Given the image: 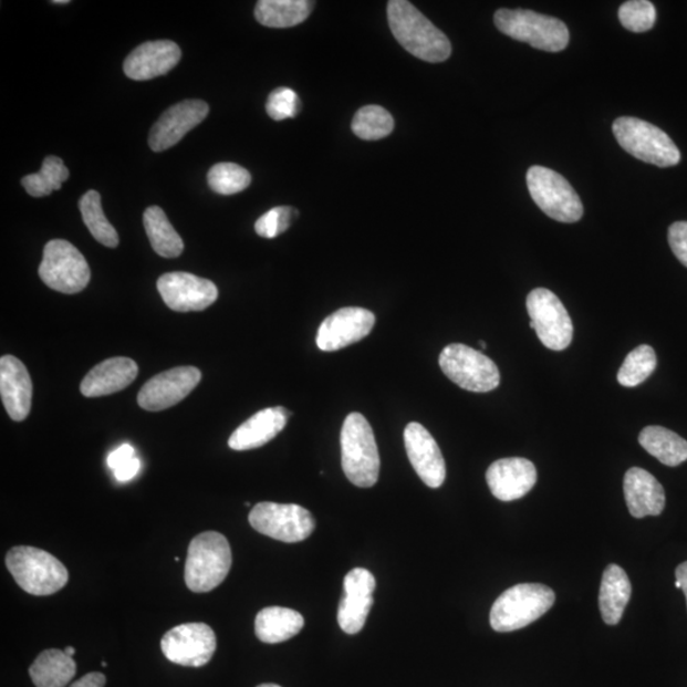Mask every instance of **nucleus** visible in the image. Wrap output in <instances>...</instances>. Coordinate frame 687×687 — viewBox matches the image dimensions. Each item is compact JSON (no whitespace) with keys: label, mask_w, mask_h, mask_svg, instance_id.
Returning a JSON list of instances; mask_svg holds the SVG:
<instances>
[{"label":"nucleus","mask_w":687,"mask_h":687,"mask_svg":"<svg viewBox=\"0 0 687 687\" xmlns=\"http://www.w3.org/2000/svg\"><path fill=\"white\" fill-rule=\"evenodd\" d=\"M140 470V460L138 457L132 458L131 461L125 462L114 470L115 479L121 482L131 481L135 477H137Z\"/></svg>","instance_id":"obj_42"},{"label":"nucleus","mask_w":687,"mask_h":687,"mask_svg":"<svg viewBox=\"0 0 687 687\" xmlns=\"http://www.w3.org/2000/svg\"><path fill=\"white\" fill-rule=\"evenodd\" d=\"M249 522L266 537L294 544L309 539L315 531V519L299 504L262 502L251 509Z\"/></svg>","instance_id":"obj_11"},{"label":"nucleus","mask_w":687,"mask_h":687,"mask_svg":"<svg viewBox=\"0 0 687 687\" xmlns=\"http://www.w3.org/2000/svg\"><path fill=\"white\" fill-rule=\"evenodd\" d=\"M143 222L152 248L159 257L166 259L180 257L184 251V242L163 209L159 207L148 208L144 211Z\"/></svg>","instance_id":"obj_31"},{"label":"nucleus","mask_w":687,"mask_h":687,"mask_svg":"<svg viewBox=\"0 0 687 687\" xmlns=\"http://www.w3.org/2000/svg\"><path fill=\"white\" fill-rule=\"evenodd\" d=\"M106 684V677L104 674L91 673L80 678L71 687H104Z\"/></svg>","instance_id":"obj_43"},{"label":"nucleus","mask_w":687,"mask_h":687,"mask_svg":"<svg viewBox=\"0 0 687 687\" xmlns=\"http://www.w3.org/2000/svg\"><path fill=\"white\" fill-rule=\"evenodd\" d=\"M80 209L84 225L95 240L115 249L118 246V235L112 223L108 222L101 206V195L96 190H91L83 195L80 200Z\"/></svg>","instance_id":"obj_32"},{"label":"nucleus","mask_w":687,"mask_h":687,"mask_svg":"<svg viewBox=\"0 0 687 687\" xmlns=\"http://www.w3.org/2000/svg\"><path fill=\"white\" fill-rule=\"evenodd\" d=\"M209 105L201 100H185L166 110L149 133V147L153 152L173 148L186 134L206 121Z\"/></svg>","instance_id":"obj_17"},{"label":"nucleus","mask_w":687,"mask_h":687,"mask_svg":"<svg viewBox=\"0 0 687 687\" xmlns=\"http://www.w3.org/2000/svg\"><path fill=\"white\" fill-rule=\"evenodd\" d=\"M76 674L73 657L61 649H48L33 662L30 676L37 687H65Z\"/></svg>","instance_id":"obj_28"},{"label":"nucleus","mask_w":687,"mask_h":687,"mask_svg":"<svg viewBox=\"0 0 687 687\" xmlns=\"http://www.w3.org/2000/svg\"><path fill=\"white\" fill-rule=\"evenodd\" d=\"M395 122L386 108L377 105L364 106L356 112L352 129L363 140H379L394 131Z\"/></svg>","instance_id":"obj_34"},{"label":"nucleus","mask_w":687,"mask_h":687,"mask_svg":"<svg viewBox=\"0 0 687 687\" xmlns=\"http://www.w3.org/2000/svg\"><path fill=\"white\" fill-rule=\"evenodd\" d=\"M134 457H135L134 447L125 444L116 448L115 451L108 455L107 466L110 469L114 471L117 468H121V466L124 465L125 462L131 461L132 458Z\"/></svg>","instance_id":"obj_41"},{"label":"nucleus","mask_w":687,"mask_h":687,"mask_svg":"<svg viewBox=\"0 0 687 687\" xmlns=\"http://www.w3.org/2000/svg\"><path fill=\"white\" fill-rule=\"evenodd\" d=\"M6 565L15 583L33 596L54 595L70 581L61 560L38 548H12L6 556Z\"/></svg>","instance_id":"obj_4"},{"label":"nucleus","mask_w":687,"mask_h":687,"mask_svg":"<svg viewBox=\"0 0 687 687\" xmlns=\"http://www.w3.org/2000/svg\"><path fill=\"white\" fill-rule=\"evenodd\" d=\"M387 19L395 39L406 51L428 63H443L452 53L451 42L426 15L406 0H392Z\"/></svg>","instance_id":"obj_1"},{"label":"nucleus","mask_w":687,"mask_h":687,"mask_svg":"<svg viewBox=\"0 0 687 687\" xmlns=\"http://www.w3.org/2000/svg\"><path fill=\"white\" fill-rule=\"evenodd\" d=\"M342 466L347 480L358 488L376 486L381 460L375 433L360 413L347 415L342 429Z\"/></svg>","instance_id":"obj_2"},{"label":"nucleus","mask_w":687,"mask_h":687,"mask_svg":"<svg viewBox=\"0 0 687 687\" xmlns=\"http://www.w3.org/2000/svg\"><path fill=\"white\" fill-rule=\"evenodd\" d=\"M232 551L222 533L207 531L190 542L185 564V582L195 593L214 591L227 579Z\"/></svg>","instance_id":"obj_3"},{"label":"nucleus","mask_w":687,"mask_h":687,"mask_svg":"<svg viewBox=\"0 0 687 687\" xmlns=\"http://www.w3.org/2000/svg\"><path fill=\"white\" fill-rule=\"evenodd\" d=\"M657 367V355L649 345L635 347L623 363L617 373V381L624 387H635L643 384Z\"/></svg>","instance_id":"obj_35"},{"label":"nucleus","mask_w":687,"mask_h":687,"mask_svg":"<svg viewBox=\"0 0 687 687\" xmlns=\"http://www.w3.org/2000/svg\"><path fill=\"white\" fill-rule=\"evenodd\" d=\"M301 106V101L293 90L279 87L269 95L267 113L273 121L282 122L299 115Z\"/></svg>","instance_id":"obj_39"},{"label":"nucleus","mask_w":687,"mask_h":687,"mask_svg":"<svg viewBox=\"0 0 687 687\" xmlns=\"http://www.w3.org/2000/svg\"><path fill=\"white\" fill-rule=\"evenodd\" d=\"M376 324L373 312L361 308L339 310L322 322L316 343L322 352H336L358 343L369 335Z\"/></svg>","instance_id":"obj_16"},{"label":"nucleus","mask_w":687,"mask_h":687,"mask_svg":"<svg viewBox=\"0 0 687 687\" xmlns=\"http://www.w3.org/2000/svg\"><path fill=\"white\" fill-rule=\"evenodd\" d=\"M618 144L636 159L658 167H673L681 160V153L659 127L636 117H618L613 124Z\"/></svg>","instance_id":"obj_7"},{"label":"nucleus","mask_w":687,"mask_h":687,"mask_svg":"<svg viewBox=\"0 0 687 687\" xmlns=\"http://www.w3.org/2000/svg\"><path fill=\"white\" fill-rule=\"evenodd\" d=\"M181 61V50L174 41L144 42L124 62V73L134 81H149L171 72Z\"/></svg>","instance_id":"obj_21"},{"label":"nucleus","mask_w":687,"mask_h":687,"mask_svg":"<svg viewBox=\"0 0 687 687\" xmlns=\"http://www.w3.org/2000/svg\"><path fill=\"white\" fill-rule=\"evenodd\" d=\"M656 19V8L647 0H629L618 10V20L624 28L636 33L652 30Z\"/></svg>","instance_id":"obj_37"},{"label":"nucleus","mask_w":687,"mask_h":687,"mask_svg":"<svg viewBox=\"0 0 687 687\" xmlns=\"http://www.w3.org/2000/svg\"><path fill=\"white\" fill-rule=\"evenodd\" d=\"M138 364L125 356L104 361L92 368L81 384V393L86 397H101L123 392L138 376Z\"/></svg>","instance_id":"obj_24"},{"label":"nucleus","mask_w":687,"mask_h":687,"mask_svg":"<svg viewBox=\"0 0 687 687\" xmlns=\"http://www.w3.org/2000/svg\"><path fill=\"white\" fill-rule=\"evenodd\" d=\"M528 186L533 201L551 219L575 223L583 217L579 194L553 169L532 166L528 173Z\"/></svg>","instance_id":"obj_8"},{"label":"nucleus","mask_w":687,"mask_h":687,"mask_svg":"<svg viewBox=\"0 0 687 687\" xmlns=\"http://www.w3.org/2000/svg\"><path fill=\"white\" fill-rule=\"evenodd\" d=\"M375 589V575L364 568H355L346 574L344 597L337 611V623L346 634L360 633L366 625Z\"/></svg>","instance_id":"obj_18"},{"label":"nucleus","mask_w":687,"mask_h":687,"mask_svg":"<svg viewBox=\"0 0 687 687\" xmlns=\"http://www.w3.org/2000/svg\"><path fill=\"white\" fill-rule=\"evenodd\" d=\"M39 275L51 290L75 294L89 285L91 270L75 246L65 240H51L45 246Z\"/></svg>","instance_id":"obj_10"},{"label":"nucleus","mask_w":687,"mask_h":687,"mask_svg":"<svg viewBox=\"0 0 687 687\" xmlns=\"http://www.w3.org/2000/svg\"><path fill=\"white\" fill-rule=\"evenodd\" d=\"M627 509L635 519L664 512L666 496L660 482L646 470L632 468L624 478Z\"/></svg>","instance_id":"obj_25"},{"label":"nucleus","mask_w":687,"mask_h":687,"mask_svg":"<svg viewBox=\"0 0 687 687\" xmlns=\"http://www.w3.org/2000/svg\"><path fill=\"white\" fill-rule=\"evenodd\" d=\"M157 290L167 308L176 312L204 311L218 299L214 282L184 271L160 277Z\"/></svg>","instance_id":"obj_14"},{"label":"nucleus","mask_w":687,"mask_h":687,"mask_svg":"<svg viewBox=\"0 0 687 687\" xmlns=\"http://www.w3.org/2000/svg\"><path fill=\"white\" fill-rule=\"evenodd\" d=\"M668 243L678 261L687 268V222H676L669 227Z\"/></svg>","instance_id":"obj_40"},{"label":"nucleus","mask_w":687,"mask_h":687,"mask_svg":"<svg viewBox=\"0 0 687 687\" xmlns=\"http://www.w3.org/2000/svg\"><path fill=\"white\" fill-rule=\"evenodd\" d=\"M210 189L220 195H233L248 189L251 175L248 169L231 163L218 164L208 173Z\"/></svg>","instance_id":"obj_36"},{"label":"nucleus","mask_w":687,"mask_h":687,"mask_svg":"<svg viewBox=\"0 0 687 687\" xmlns=\"http://www.w3.org/2000/svg\"><path fill=\"white\" fill-rule=\"evenodd\" d=\"M538 481V471L528 458H502L490 465L487 482L491 495L502 502L521 499Z\"/></svg>","instance_id":"obj_20"},{"label":"nucleus","mask_w":687,"mask_h":687,"mask_svg":"<svg viewBox=\"0 0 687 687\" xmlns=\"http://www.w3.org/2000/svg\"><path fill=\"white\" fill-rule=\"evenodd\" d=\"M258 687H282V686H279L275 684H262V685H259Z\"/></svg>","instance_id":"obj_46"},{"label":"nucleus","mask_w":687,"mask_h":687,"mask_svg":"<svg viewBox=\"0 0 687 687\" xmlns=\"http://www.w3.org/2000/svg\"><path fill=\"white\" fill-rule=\"evenodd\" d=\"M529 316L541 343L549 350L562 352L573 341V322L562 301L545 288H537L529 296Z\"/></svg>","instance_id":"obj_12"},{"label":"nucleus","mask_w":687,"mask_h":687,"mask_svg":"<svg viewBox=\"0 0 687 687\" xmlns=\"http://www.w3.org/2000/svg\"><path fill=\"white\" fill-rule=\"evenodd\" d=\"M64 652L70 657H73L75 655V649L73 647H66Z\"/></svg>","instance_id":"obj_45"},{"label":"nucleus","mask_w":687,"mask_h":687,"mask_svg":"<svg viewBox=\"0 0 687 687\" xmlns=\"http://www.w3.org/2000/svg\"><path fill=\"white\" fill-rule=\"evenodd\" d=\"M304 626V618L299 611L287 607L262 608L254 621V633L259 641L277 644L290 641L300 634Z\"/></svg>","instance_id":"obj_27"},{"label":"nucleus","mask_w":687,"mask_h":687,"mask_svg":"<svg viewBox=\"0 0 687 687\" xmlns=\"http://www.w3.org/2000/svg\"><path fill=\"white\" fill-rule=\"evenodd\" d=\"M54 4H67L70 2H67V0H55V2H53Z\"/></svg>","instance_id":"obj_47"},{"label":"nucleus","mask_w":687,"mask_h":687,"mask_svg":"<svg viewBox=\"0 0 687 687\" xmlns=\"http://www.w3.org/2000/svg\"><path fill=\"white\" fill-rule=\"evenodd\" d=\"M639 444L649 455L672 468L687 460V440L667 428H644L639 435Z\"/></svg>","instance_id":"obj_30"},{"label":"nucleus","mask_w":687,"mask_h":687,"mask_svg":"<svg viewBox=\"0 0 687 687\" xmlns=\"http://www.w3.org/2000/svg\"><path fill=\"white\" fill-rule=\"evenodd\" d=\"M67 178H70V169L66 168L63 159L49 156L44 159L40 173L22 178V186L31 197L42 198L55 190H61Z\"/></svg>","instance_id":"obj_33"},{"label":"nucleus","mask_w":687,"mask_h":687,"mask_svg":"<svg viewBox=\"0 0 687 687\" xmlns=\"http://www.w3.org/2000/svg\"><path fill=\"white\" fill-rule=\"evenodd\" d=\"M480 345H481L482 350H487V343L486 342H480Z\"/></svg>","instance_id":"obj_48"},{"label":"nucleus","mask_w":687,"mask_h":687,"mask_svg":"<svg viewBox=\"0 0 687 687\" xmlns=\"http://www.w3.org/2000/svg\"><path fill=\"white\" fill-rule=\"evenodd\" d=\"M632 597V583L623 568L611 564L602 575L598 604L602 618L607 625L622 621Z\"/></svg>","instance_id":"obj_26"},{"label":"nucleus","mask_w":687,"mask_h":687,"mask_svg":"<svg viewBox=\"0 0 687 687\" xmlns=\"http://www.w3.org/2000/svg\"><path fill=\"white\" fill-rule=\"evenodd\" d=\"M0 395L12 420L22 421L29 417L32 381L28 368L13 355H3L0 360Z\"/></svg>","instance_id":"obj_22"},{"label":"nucleus","mask_w":687,"mask_h":687,"mask_svg":"<svg viewBox=\"0 0 687 687\" xmlns=\"http://www.w3.org/2000/svg\"><path fill=\"white\" fill-rule=\"evenodd\" d=\"M201 372L197 367H176L150 378L138 394L144 410L163 412L188 397L199 385Z\"/></svg>","instance_id":"obj_15"},{"label":"nucleus","mask_w":687,"mask_h":687,"mask_svg":"<svg viewBox=\"0 0 687 687\" xmlns=\"http://www.w3.org/2000/svg\"><path fill=\"white\" fill-rule=\"evenodd\" d=\"M676 581L681 584V590L685 593L687 604V562L677 566Z\"/></svg>","instance_id":"obj_44"},{"label":"nucleus","mask_w":687,"mask_h":687,"mask_svg":"<svg viewBox=\"0 0 687 687\" xmlns=\"http://www.w3.org/2000/svg\"><path fill=\"white\" fill-rule=\"evenodd\" d=\"M439 366L457 386L471 393H489L499 386L497 364L486 354L464 344H449L439 355Z\"/></svg>","instance_id":"obj_9"},{"label":"nucleus","mask_w":687,"mask_h":687,"mask_svg":"<svg viewBox=\"0 0 687 687\" xmlns=\"http://www.w3.org/2000/svg\"><path fill=\"white\" fill-rule=\"evenodd\" d=\"M299 216V211L291 207H278L267 211L254 223V231L262 239H275V237L284 233Z\"/></svg>","instance_id":"obj_38"},{"label":"nucleus","mask_w":687,"mask_h":687,"mask_svg":"<svg viewBox=\"0 0 687 687\" xmlns=\"http://www.w3.org/2000/svg\"><path fill=\"white\" fill-rule=\"evenodd\" d=\"M495 22L504 35L549 53H559L570 44V30L555 17L529 10H499Z\"/></svg>","instance_id":"obj_6"},{"label":"nucleus","mask_w":687,"mask_h":687,"mask_svg":"<svg viewBox=\"0 0 687 687\" xmlns=\"http://www.w3.org/2000/svg\"><path fill=\"white\" fill-rule=\"evenodd\" d=\"M313 3L308 0H261L254 7V17L271 29L294 28L309 19Z\"/></svg>","instance_id":"obj_29"},{"label":"nucleus","mask_w":687,"mask_h":687,"mask_svg":"<svg viewBox=\"0 0 687 687\" xmlns=\"http://www.w3.org/2000/svg\"><path fill=\"white\" fill-rule=\"evenodd\" d=\"M407 457L426 486L437 489L446 480V462L443 452L427 428L419 423L407 424L404 431Z\"/></svg>","instance_id":"obj_19"},{"label":"nucleus","mask_w":687,"mask_h":687,"mask_svg":"<svg viewBox=\"0 0 687 687\" xmlns=\"http://www.w3.org/2000/svg\"><path fill=\"white\" fill-rule=\"evenodd\" d=\"M165 657L185 667H202L215 656L217 638L204 623H189L168 631L160 641Z\"/></svg>","instance_id":"obj_13"},{"label":"nucleus","mask_w":687,"mask_h":687,"mask_svg":"<svg viewBox=\"0 0 687 687\" xmlns=\"http://www.w3.org/2000/svg\"><path fill=\"white\" fill-rule=\"evenodd\" d=\"M554 602V591L544 584H517L495 602L490 611V625L499 633L522 629L545 615Z\"/></svg>","instance_id":"obj_5"},{"label":"nucleus","mask_w":687,"mask_h":687,"mask_svg":"<svg viewBox=\"0 0 687 687\" xmlns=\"http://www.w3.org/2000/svg\"><path fill=\"white\" fill-rule=\"evenodd\" d=\"M291 415L283 406L268 407L241 424L229 437L228 446L235 451H249L266 446L285 428Z\"/></svg>","instance_id":"obj_23"}]
</instances>
